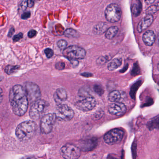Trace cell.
<instances>
[{
	"instance_id": "6da1fadb",
	"label": "cell",
	"mask_w": 159,
	"mask_h": 159,
	"mask_svg": "<svg viewBox=\"0 0 159 159\" xmlns=\"http://www.w3.org/2000/svg\"><path fill=\"white\" fill-rule=\"evenodd\" d=\"M9 100L16 115L21 117L25 115L29 103L25 87L19 84L13 86L10 90Z\"/></svg>"
},
{
	"instance_id": "7a4b0ae2",
	"label": "cell",
	"mask_w": 159,
	"mask_h": 159,
	"mask_svg": "<svg viewBox=\"0 0 159 159\" xmlns=\"http://www.w3.org/2000/svg\"><path fill=\"white\" fill-rule=\"evenodd\" d=\"M37 125L33 121L28 120L18 125L16 130V137L23 142L28 141L36 134Z\"/></svg>"
},
{
	"instance_id": "3957f363",
	"label": "cell",
	"mask_w": 159,
	"mask_h": 159,
	"mask_svg": "<svg viewBox=\"0 0 159 159\" xmlns=\"http://www.w3.org/2000/svg\"><path fill=\"white\" fill-rule=\"evenodd\" d=\"M96 104L95 98L90 94L83 96H79V99L75 103V106L80 110L88 111L94 108Z\"/></svg>"
},
{
	"instance_id": "277c9868",
	"label": "cell",
	"mask_w": 159,
	"mask_h": 159,
	"mask_svg": "<svg viewBox=\"0 0 159 159\" xmlns=\"http://www.w3.org/2000/svg\"><path fill=\"white\" fill-rule=\"evenodd\" d=\"M86 54V51L84 49L75 45L69 46L63 51L64 56L70 60L84 59Z\"/></svg>"
},
{
	"instance_id": "5b68a950",
	"label": "cell",
	"mask_w": 159,
	"mask_h": 159,
	"mask_svg": "<svg viewBox=\"0 0 159 159\" xmlns=\"http://www.w3.org/2000/svg\"><path fill=\"white\" fill-rule=\"evenodd\" d=\"M25 88L29 103L32 104L40 99L41 92L39 87L36 84L32 82L26 83Z\"/></svg>"
},
{
	"instance_id": "8992f818",
	"label": "cell",
	"mask_w": 159,
	"mask_h": 159,
	"mask_svg": "<svg viewBox=\"0 0 159 159\" xmlns=\"http://www.w3.org/2000/svg\"><path fill=\"white\" fill-rule=\"evenodd\" d=\"M55 113L57 119L65 121L70 120L74 116V112L72 109L68 105L62 103L57 105Z\"/></svg>"
},
{
	"instance_id": "52a82bcc",
	"label": "cell",
	"mask_w": 159,
	"mask_h": 159,
	"mask_svg": "<svg viewBox=\"0 0 159 159\" xmlns=\"http://www.w3.org/2000/svg\"><path fill=\"white\" fill-rule=\"evenodd\" d=\"M105 14L107 21L110 23H115L120 19L121 10L118 4L112 3L106 8Z\"/></svg>"
},
{
	"instance_id": "ba28073f",
	"label": "cell",
	"mask_w": 159,
	"mask_h": 159,
	"mask_svg": "<svg viewBox=\"0 0 159 159\" xmlns=\"http://www.w3.org/2000/svg\"><path fill=\"white\" fill-rule=\"evenodd\" d=\"M57 119L55 113H49L44 115L41 120V131L43 134H50Z\"/></svg>"
},
{
	"instance_id": "9c48e42d",
	"label": "cell",
	"mask_w": 159,
	"mask_h": 159,
	"mask_svg": "<svg viewBox=\"0 0 159 159\" xmlns=\"http://www.w3.org/2000/svg\"><path fill=\"white\" fill-rule=\"evenodd\" d=\"M60 153L65 159H78L80 156L81 149L79 147L72 144H66L61 148Z\"/></svg>"
},
{
	"instance_id": "30bf717a",
	"label": "cell",
	"mask_w": 159,
	"mask_h": 159,
	"mask_svg": "<svg viewBox=\"0 0 159 159\" xmlns=\"http://www.w3.org/2000/svg\"><path fill=\"white\" fill-rule=\"evenodd\" d=\"M48 107V103L43 99H39L32 104L30 111V116L31 119L36 120L40 117Z\"/></svg>"
},
{
	"instance_id": "8fae6325",
	"label": "cell",
	"mask_w": 159,
	"mask_h": 159,
	"mask_svg": "<svg viewBox=\"0 0 159 159\" xmlns=\"http://www.w3.org/2000/svg\"><path fill=\"white\" fill-rule=\"evenodd\" d=\"M124 133L120 129H114L110 130L105 135L104 140L105 143L110 145L120 143L123 138Z\"/></svg>"
},
{
	"instance_id": "7c38bea8",
	"label": "cell",
	"mask_w": 159,
	"mask_h": 159,
	"mask_svg": "<svg viewBox=\"0 0 159 159\" xmlns=\"http://www.w3.org/2000/svg\"><path fill=\"white\" fill-rule=\"evenodd\" d=\"M108 111L111 115L120 116L126 112V107L123 103L119 102H113L108 107Z\"/></svg>"
},
{
	"instance_id": "4fadbf2b",
	"label": "cell",
	"mask_w": 159,
	"mask_h": 159,
	"mask_svg": "<svg viewBox=\"0 0 159 159\" xmlns=\"http://www.w3.org/2000/svg\"><path fill=\"white\" fill-rule=\"evenodd\" d=\"M97 139L95 138L82 140L80 143V148L84 152L93 150L97 145Z\"/></svg>"
},
{
	"instance_id": "5bb4252c",
	"label": "cell",
	"mask_w": 159,
	"mask_h": 159,
	"mask_svg": "<svg viewBox=\"0 0 159 159\" xmlns=\"http://www.w3.org/2000/svg\"><path fill=\"white\" fill-rule=\"evenodd\" d=\"M153 21V16L151 15L147 14L141 19L138 25L137 30L139 33L143 32L149 27Z\"/></svg>"
},
{
	"instance_id": "9a60e30c",
	"label": "cell",
	"mask_w": 159,
	"mask_h": 159,
	"mask_svg": "<svg viewBox=\"0 0 159 159\" xmlns=\"http://www.w3.org/2000/svg\"><path fill=\"white\" fill-rule=\"evenodd\" d=\"M53 98L55 101L58 104L65 102L67 98V93L64 88H58L54 94Z\"/></svg>"
},
{
	"instance_id": "2e32d148",
	"label": "cell",
	"mask_w": 159,
	"mask_h": 159,
	"mask_svg": "<svg viewBox=\"0 0 159 159\" xmlns=\"http://www.w3.org/2000/svg\"><path fill=\"white\" fill-rule=\"evenodd\" d=\"M142 40L145 45L152 46L155 41V33L152 30L146 31L143 34Z\"/></svg>"
},
{
	"instance_id": "e0dca14e",
	"label": "cell",
	"mask_w": 159,
	"mask_h": 159,
	"mask_svg": "<svg viewBox=\"0 0 159 159\" xmlns=\"http://www.w3.org/2000/svg\"><path fill=\"white\" fill-rule=\"evenodd\" d=\"M142 3L140 0H135L133 2L132 6V13L134 16H138L142 11Z\"/></svg>"
},
{
	"instance_id": "ac0fdd59",
	"label": "cell",
	"mask_w": 159,
	"mask_h": 159,
	"mask_svg": "<svg viewBox=\"0 0 159 159\" xmlns=\"http://www.w3.org/2000/svg\"><path fill=\"white\" fill-rule=\"evenodd\" d=\"M107 25L105 23H99L95 26L93 32L96 35H100L106 32L107 30Z\"/></svg>"
},
{
	"instance_id": "d6986e66",
	"label": "cell",
	"mask_w": 159,
	"mask_h": 159,
	"mask_svg": "<svg viewBox=\"0 0 159 159\" xmlns=\"http://www.w3.org/2000/svg\"><path fill=\"white\" fill-rule=\"evenodd\" d=\"M119 30V28L117 26H111L109 28L106 32V38L109 40H111L115 38L117 35Z\"/></svg>"
},
{
	"instance_id": "ffe728a7",
	"label": "cell",
	"mask_w": 159,
	"mask_h": 159,
	"mask_svg": "<svg viewBox=\"0 0 159 159\" xmlns=\"http://www.w3.org/2000/svg\"><path fill=\"white\" fill-rule=\"evenodd\" d=\"M122 64V58H116L112 60L108 65V69L113 71L120 66Z\"/></svg>"
},
{
	"instance_id": "44dd1931",
	"label": "cell",
	"mask_w": 159,
	"mask_h": 159,
	"mask_svg": "<svg viewBox=\"0 0 159 159\" xmlns=\"http://www.w3.org/2000/svg\"><path fill=\"white\" fill-rule=\"evenodd\" d=\"M121 98V94L117 90L112 91L108 95V99L111 102H119Z\"/></svg>"
},
{
	"instance_id": "7402d4cb",
	"label": "cell",
	"mask_w": 159,
	"mask_h": 159,
	"mask_svg": "<svg viewBox=\"0 0 159 159\" xmlns=\"http://www.w3.org/2000/svg\"><path fill=\"white\" fill-rule=\"evenodd\" d=\"M148 126L150 130L159 128V116H157L152 120H151L148 123Z\"/></svg>"
},
{
	"instance_id": "603a6c76",
	"label": "cell",
	"mask_w": 159,
	"mask_h": 159,
	"mask_svg": "<svg viewBox=\"0 0 159 159\" xmlns=\"http://www.w3.org/2000/svg\"><path fill=\"white\" fill-rule=\"evenodd\" d=\"M64 35L68 38H76L79 37V33L75 30L71 28L66 30V31L64 32Z\"/></svg>"
},
{
	"instance_id": "cb8c5ba5",
	"label": "cell",
	"mask_w": 159,
	"mask_h": 159,
	"mask_svg": "<svg viewBox=\"0 0 159 159\" xmlns=\"http://www.w3.org/2000/svg\"><path fill=\"white\" fill-rule=\"evenodd\" d=\"M20 69V66L8 65L5 68V72L8 75L15 73Z\"/></svg>"
},
{
	"instance_id": "d4e9b609",
	"label": "cell",
	"mask_w": 159,
	"mask_h": 159,
	"mask_svg": "<svg viewBox=\"0 0 159 159\" xmlns=\"http://www.w3.org/2000/svg\"><path fill=\"white\" fill-rule=\"evenodd\" d=\"M159 11V2L154 5H151L150 6L147 10H146V14H147L152 15L154 14L155 13Z\"/></svg>"
},
{
	"instance_id": "484cf974",
	"label": "cell",
	"mask_w": 159,
	"mask_h": 159,
	"mask_svg": "<svg viewBox=\"0 0 159 159\" xmlns=\"http://www.w3.org/2000/svg\"><path fill=\"white\" fill-rule=\"evenodd\" d=\"M57 45L60 50L64 51L67 47L68 43L65 40H60L57 42Z\"/></svg>"
},
{
	"instance_id": "4316f807",
	"label": "cell",
	"mask_w": 159,
	"mask_h": 159,
	"mask_svg": "<svg viewBox=\"0 0 159 159\" xmlns=\"http://www.w3.org/2000/svg\"><path fill=\"white\" fill-rule=\"evenodd\" d=\"M109 59L107 57L101 56L98 57L97 60V64L98 65H104L107 62Z\"/></svg>"
},
{
	"instance_id": "83f0119b",
	"label": "cell",
	"mask_w": 159,
	"mask_h": 159,
	"mask_svg": "<svg viewBox=\"0 0 159 159\" xmlns=\"http://www.w3.org/2000/svg\"><path fill=\"white\" fill-rule=\"evenodd\" d=\"M93 90L94 92L99 95H101L104 93V90L100 85L95 84L93 86Z\"/></svg>"
},
{
	"instance_id": "f1b7e54d",
	"label": "cell",
	"mask_w": 159,
	"mask_h": 159,
	"mask_svg": "<svg viewBox=\"0 0 159 159\" xmlns=\"http://www.w3.org/2000/svg\"><path fill=\"white\" fill-rule=\"evenodd\" d=\"M44 53H45V54L46 55L47 58H51L54 55L53 51L50 48H47L45 49L44 50Z\"/></svg>"
},
{
	"instance_id": "f546056e",
	"label": "cell",
	"mask_w": 159,
	"mask_h": 159,
	"mask_svg": "<svg viewBox=\"0 0 159 159\" xmlns=\"http://www.w3.org/2000/svg\"><path fill=\"white\" fill-rule=\"evenodd\" d=\"M28 7V6L27 0H23L20 4L19 9L22 11H24Z\"/></svg>"
},
{
	"instance_id": "4dcf8cb0",
	"label": "cell",
	"mask_w": 159,
	"mask_h": 159,
	"mask_svg": "<svg viewBox=\"0 0 159 159\" xmlns=\"http://www.w3.org/2000/svg\"><path fill=\"white\" fill-rule=\"evenodd\" d=\"M56 68L58 70H63L65 68L66 65L64 62H58L56 64Z\"/></svg>"
},
{
	"instance_id": "1f68e13d",
	"label": "cell",
	"mask_w": 159,
	"mask_h": 159,
	"mask_svg": "<svg viewBox=\"0 0 159 159\" xmlns=\"http://www.w3.org/2000/svg\"><path fill=\"white\" fill-rule=\"evenodd\" d=\"M23 36H24V35H23V33H19V34L14 36V37L13 38V40L15 42H17L20 41L21 39H23Z\"/></svg>"
},
{
	"instance_id": "d6a6232c",
	"label": "cell",
	"mask_w": 159,
	"mask_h": 159,
	"mask_svg": "<svg viewBox=\"0 0 159 159\" xmlns=\"http://www.w3.org/2000/svg\"><path fill=\"white\" fill-rule=\"evenodd\" d=\"M37 31L34 30H30L28 33V36L30 39H32V38H34L37 36Z\"/></svg>"
},
{
	"instance_id": "836d02e7",
	"label": "cell",
	"mask_w": 159,
	"mask_h": 159,
	"mask_svg": "<svg viewBox=\"0 0 159 159\" xmlns=\"http://www.w3.org/2000/svg\"><path fill=\"white\" fill-rule=\"evenodd\" d=\"M31 16V13L30 11L26 12L24 13L21 16L22 19H24V20H25V19H28Z\"/></svg>"
},
{
	"instance_id": "e575fe53",
	"label": "cell",
	"mask_w": 159,
	"mask_h": 159,
	"mask_svg": "<svg viewBox=\"0 0 159 159\" xmlns=\"http://www.w3.org/2000/svg\"><path fill=\"white\" fill-rule=\"evenodd\" d=\"M35 0H27L28 6L29 8H31L34 6Z\"/></svg>"
},
{
	"instance_id": "d590c367",
	"label": "cell",
	"mask_w": 159,
	"mask_h": 159,
	"mask_svg": "<svg viewBox=\"0 0 159 159\" xmlns=\"http://www.w3.org/2000/svg\"><path fill=\"white\" fill-rule=\"evenodd\" d=\"M81 75L83 76V77H85V78H89V77L93 76V75L92 73H89V72H84V73H82Z\"/></svg>"
},
{
	"instance_id": "8d00e7d4",
	"label": "cell",
	"mask_w": 159,
	"mask_h": 159,
	"mask_svg": "<svg viewBox=\"0 0 159 159\" xmlns=\"http://www.w3.org/2000/svg\"><path fill=\"white\" fill-rule=\"evenodd\" d=\"M15 32V29L13 27L11 28L10 29V31H9V33H8V36L9 38H11L13 34H14Z\"/></svg>"
},
{
	"instance_id": "74e56055",
	"label": "cell",
	"mask_w": 159,
	"mask_h": 159,
	"mask_svg": "<svg viewBox=\"0 0 159 159\" xmlns=\"http://www.w3.org/2000/svg\"><path fill=\"white\" fill-rule=\"evenodd\" d=\"M70 61L73 66H77L78 64H79V62H78V60L72 59V60H70Z\"/></svg>"
},
{
	"instance_id": "f35d334b",
	"label": "cell",
	"mask_w": 159,
	"mask_h": 159,
	"mask_svg": "<svg viewBox=\"0 0 159 159\" xmlns=\"http://www.w3.org/2000/svg\"><path fill=\"white\" fill-rule=\"evenodd\" d=\"M156 0H145V2L146 4L149 5V4H152Z\"/></svg>"
},
{
	"instance_id": "ab89813d",
	"label": "cell",
	"mask_w": 159,
	"mask_h": 159,
	"mask_svg": "<svg viewBox=\"0 0 159 159\" xmlns=\"http://www.w3.org/2000/svg\"><path fill=\"white\" fill-rule=\"evenodd\" d=\"M157 43H158V46H159V35L158 36V41H157Z\"/></svg>"
},
{
	"instance_id": "60d3db41",
	"label": "cell",
	"mask_w": 159,
	"mask_h": 159,
	"mask_svg": "<svg viewBox=\"0 0 159 159\" xmlns=\"http://www.w3.org/2000/svg\"><path fill=\"white\" fill-rule=\"evenodd\" d=\"M157 68H158V69L159 70V62L158 63V66H157Z\"/></svg>"
},
{
	"instance_id": "b9f144b4",
	"label": "cell",
	"mask_w": 159,
	"mask_h": 159,
	"mask_svg": "<svg viewBox=\"0 0 159 159\" xmlns=\"http://www.w3.org/2000/svg\"><path fill=\"white\" fill-rule=\"evenodd\" d=\"M64 1H68V0H64Z\"/></svg>"
}]
</instances>
